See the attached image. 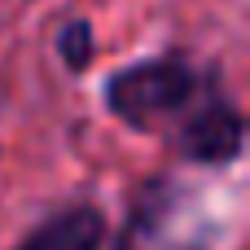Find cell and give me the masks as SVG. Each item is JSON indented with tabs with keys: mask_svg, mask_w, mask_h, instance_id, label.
Segmentation results:
<instances>
[{
	"mask_svg": "<svg viewBox=\"0 0 250 250\" xmlns=\"http://www.w3.org/2000/svg\"><path fill=\"white\" fill-rule=\"evenodd\" d=\"M88 53H92V40H88V22H70L66 31H62V57H66V66H88Z\"/></svg>",
	"mask_w": 250,
	"mask_h": 250,
	"instance_id": "cell-3",
	"label": "cell"
},
{
	"mask_svg": "<svg viewBox=\"0 0 250 250\" xmlns=\"http://www.w3.org/2000/svg\"><path fill=\"white\" fill-rule=\"evenodd\" d=\"M105 242V215L97 207H70L31 229L13 250H101Z\"/></svg>",
	"mask_w": 250,
	"mask_h": 250,
	"instance_id": "cell-2",
	"label": "cell"
},
{
	"mask_svg": "<svg viewBox=\"0 0 250 250\" xmlns=\"http://www.w3.org/2000/svg\"><path fill=\"white\" fill-rule=\"evenodd\" d=\"M105 105L136 132L167 136L189 163H233L246 141L220 75L180 53L123 66L105 83Z\"/></svg>",
	"mask_w": 250,
	"mask_h": 250,
	"instance_id": "cell-1",
	"label": "cell"
}]
</instances>
